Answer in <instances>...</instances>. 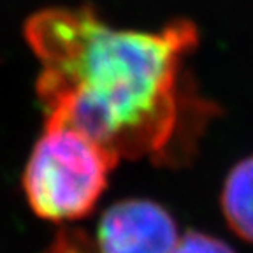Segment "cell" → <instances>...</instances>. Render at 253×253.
<instances>
[{"mask_svg":"<svg viewBox=\"0 0 253 253\" xmlns=\"http://www.w3.org/2000/svg\"><path fill=\"white\" fill-rule=\"evenodd\" d=\"M46 125L71 126L115 157L174 164L192 153L211 106L186 84L199 42L188 20L157 32L107 25L91 5L46 7L25 23Z\"/></svg>","mask_w":253,"mask_h":253,"instance_id":"cell-1","label":"cell"},{"mask_svg":"<svg viewBox=\"0 0 253 253\" xmlns=\"http://www.w3.org/2000/svg\"><path fill=\"white\" fill-rule=\"evenodd\" d=\"M120 158L71 126L44 125L23 172L28 206L44 220L67 223L93 211Z\"/></svg>","mask_w":253,"mask_h":253,"instance_id":"cell-2","label":"cell"},{"mask_svg":"<svg viewBox=\"0 0 253 253\" xmlns=\"http://www.w3.org/2000/svg\"><path fill=\"white\" fill-rule=\"evenodd\" d=\"M178 241L170 213L148 199H125L109 206L93 236L99 253H172Z\"/></svg>","mask_w":253,"mask_h":253,"instance_id":"cell-3","label":"cell"},{"mask_svg":"<svg viewBox=\"0 0 253 253\" xmlns=\"http://www.w3.org/2000/svg\"><path fill=\"white\" fill-rule=\"evenodd\" d=\"M221 211L229 227L253 243V155L237 162L221 192Z\"/></svg>","mask_w":253,"mask_h":253,"instance_id":"cell-4","label":"cell"},{"mask_svg":"<svg viewBox=\"0 0 253 253\" xmlns=\"http://www.w3.org/2000/svg\"><path fill=\"white\" fill-rule=\"evenodd\" d=\"M47 253H99L93 236L78 227H60Z\"/></svg>","mask_w":253,"mask_h":253,"instance_id":"cell-5","label":"cell"},{"mask_svg":"<svg viewBox=\"0 0 253 253\" xmlns=\"http://www.w3.org/2000/svg\"><path fill=\"white\" fill-rule=\"evenodd\" d=\"M172 253H236L227 243L208 234L190 230L179 237L178 245Z\"/></svg>","mask_w":253,"mask_h":253,"instance_id":"cell-6","label":"cell"}]
</instances>
